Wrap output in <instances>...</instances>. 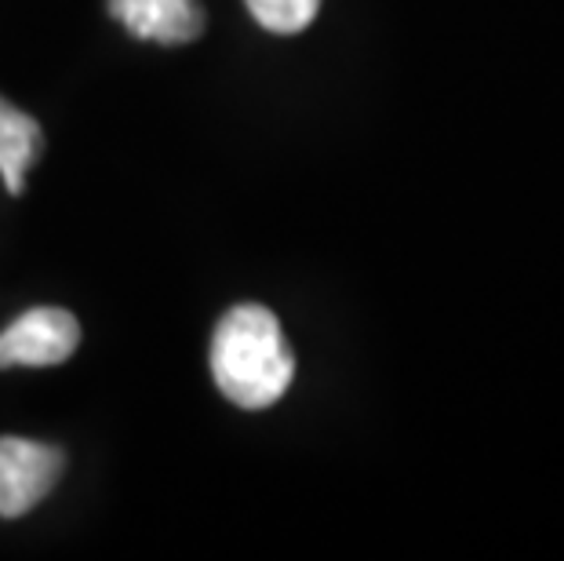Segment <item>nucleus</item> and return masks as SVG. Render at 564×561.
Instances as JSON below:
<instances>
[{
	"instance_id": "obj_1",
	"label": "nucleus",
	"mask_w": 564,
	"mask_h": 561,
	"mask_svg": "<svg viewBox=\"0 0 564 561\" xmlns=\"http://www.w3.org/2000/svg\"><path fill=\"white\" fill-rule=\"evenodd\" d=\"M212 376L237 409L259 412L284 398L295 379V357L273 310L241 303L223 314L212 336Z\"/></svg>"
},
{
	"instance_id": "obj_2",
	"label": "nucleus",
	"mask_w": 564,
	"mask_h": 561,
	"mask_svg": "<svg viewBox=\"0 0 564 561\" xmlns=\"http://www.w3.org/2000/svg\"><path fill=\"white\" fill-rule=\"evenodd\" d=\"M80 346L77 317L63 306H33L0 332V368L63 365Z\"/></svg>"
},
{
	"instance_id": "obj_3",
	"label": "nucleus",
	"mask_w": 564,
	"mask_h": 561,
	"mask_svg": "<svg viewBox=\"0 0 564 561\" xmlns=\"http://www.w3.org/2000/svg\"><path fill=\"white\" fill-rule=\"evenodd\" d=\"M66 452L30 438H0V518H22L63 477Z\"/></svg>"
},
{
	"instance_id": "obj_4",
	"label": "nucleus",
	"mask_w": 564,
	"mask_h": 561,
	"mask_svg": "<svg viewBox=\"0 0 564 561\" xmlns=\"http://www.w3.org/2000/svg\"><path fill=\"white\" fill-rule=\"evenodd\" d=\"M110 11L131 37L158 44H189L204 33V8L197 0H110Z\"/></svg>"
},
{
	"instance_id": "obj_5",
	"label": "nucleus",
	"mask_w": 564,
	"mask_h": 561,
	"mask_svg": "<svg viewBox=\"0 0 564 561\" xmlns=\"http://www.w3.org/2000/svg\"><path fill=\"white\" fill-rule=\"evenodd\" d=\"M41 150H44L41 125L0 95V175H4V186L11 194H22L26 169L41 158Z\"/></svg>"
},
{
	"instance_id": "obj_6",
	"label": "nucleus",
	"mask_w": 564,
	"mask_h": 561,
	"mask_svg": "<svg viewBox=\"0 0 564 561\" xmlns=\"http://www.w3.org/2000/svg\"><path fill=\"white\" fill-rule=\"evenodd\" d=\"M251 19L270 33H299L317 19L321 0H245Z\"/></svg>"
}]
</instances>
